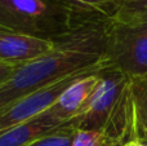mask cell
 <instances>
[{"label": "cell", "instance_id": "cell-11", "mask_svg": "<svg viewBox=\"0 0 147 146\" xmlns=\"http://www.w3.org/2000/svg\"><path fill=\"white\" fill-rule=\"evenodd\" d=\"M75 133L76 128L74 126V122H71L63 124L54 132L40 137L26 146H71Z\"/></svg>", "mask_w": 147, "mask_h": 146}, {"label": "cell", "instance_id": "cell-6", "mask_svg": "<svg viewBox=\"0 0 147 146\" xmlns=\"http://www.w3.org/2000/svg\"><path fill=\"white\" fill-rule=\"evenodd\" d=\"M54 48L53 41L0 27V62L18 67Z\"/></svg>", "mask_w": 147, "mask_h": 146}, {"label": "cell", "instance_id": "cell-7", "mask_svg": "<svg viewBox=\"0 0 147 146\" xmlns=\"http://www.w3.org/2000/svg\"><path fill=\"white\" fill-rule=\"evenodd\" d=\"M59 127L62 126H57L41 115H38L28 122L0 132V146H26L54 132Z\"/></svg>", "mask_w": 147, "mask_h": 146}, {"label": "cell", "instance_id": "cell-10", "mask_svg": "<svg viewBox=\"0 0 147 146\" xmlns=\"http://www.w3.org/2000/svg\"><path fill=\"white\" fill-rule=\"evenodd\" d=\"M114 20L124 23H146L147 0H121Z\"/></svg>", "mask_w": 147, "mask_h": 146}, {"label": "cell", "instance_id": "cell-4", "mask_svg": "<svg viewBox=\"0 0 147 146\" xmlns=\"http://www.w3.org/2000/svg\"><path fill=\"white\" fill-rule=\"evenodd\" d=\"M107 64L103 66L96 67L92 70L75 72L69 76L63 78L61 80L52 83L47 87L41 88L39 91L20 97L7 105L0 106V132L16 127L18 124H22L34 119L35 116L43 114L47 109H49L54 103V101L66 91L69 85H71L75 80L85 76V75L93 74L99 70H102Z\"/></svg>", "mask_w": 147, "mask_h": 146}, {"label": "cell", "instance_id": "cell-13", "mask_svg": "<svg viewBox=\"0 0 147 146\" xmlns=\"http://www.w3.org/2000/svg\"><path fill=\"white\" fill-rule=\"evenodd\" d=\"M16 67L13 66H9V65H5V64H1L0 62V87L7 82V79L12 75V72L14 71Z\"/></svg>", "mask_w": 147, "mask_h": 146}, {"label": "cell", "instance_id": "cell-2", "mask_svg": "<svg viewBox=\"0 0 147 146\" xmlns=\"http://www.w3.org/2000/svg\"><path fill=\"white\" fill-rule=\"evenodd\" d=\"M83 20L61 0H0V27L54 41Z\"/></svg>", "mask_w": 147, "mask_h": 146}, {"label": "cell", "instance_id": "cell-14", "mask_svg": "<svg viewBox=\"0 0 147 146\" xmlns=\"http://www.w3.org/2000/svg\"><path fill=\"white\" fill-rule=\"evenodd\" d=\"M123 146H146V144L140 141V140H129V141L125 142Z\"/></svg>", "mask_w": 147, "mask_h": 146}, {"label": "cell", "instance_id": "cell-9", "mask_svg": "<svg viewBox=\"0 0 147 146\" xmlns=\"http://www.w3.org/2000/svg\"><path fill=\"white\" fill-rule=\"evenodd\" d=\"M134 140L147 142V74L132 79Z\"/></svg>", "mask_w": 147, "mask_h": 146}, {"label": "cell", "instance_id": "cell-5", "mask_svg": "<svg viewBox=\"0 0 147 146\" xmlns=\"http://www.w3.org/2000/svg\"><path fill=\"white\" fill-rule=\"evenodd\" d=\"M99 72L101 70L75 80L40 115L57 126H63L78 119L85 110L86 103L98 84Z\"/></svg>", "mask_w": 147, "mask_h": 146}, {"label": "cell", "instance_id": "cell-3", "mask_svg": "<svg viewBox=\"0 0 147 146\" xmlns=\"http://www.w3.org/2000/svg\"><path fill=\"white\" fill-rule=\"evenodd\" d=\"M105 61L129 78L147 74V22L124 23L110 18L106 27Z\"/></svg>", "mask_w": 147, "mask_h": 146}, {"label": "cell", "instance_id": "cell-8", "mask_svg": "<svg viewBox=\"0 0 147 146\" xmlns=\"http://www.w3.org/2000/svg\"><path fill=\"white\" fill-rule=\"evenodd\" d=\"M83 20L114 18L121 0H61Z\"/></svg>", "mask_w": 147, "mask_h": 146}, {"label": "cell", "instance_id": "cell-12", "mask_svg": "<svg viewBox=\"0 0 147 146\" xmlns=\"http://www.w3.org/2000/svg\"><path fill=\"white\" fill-rule=\"evenodd\" d=\"M71 146H116L110 142L105 136L94 131L76 129Z\"/></svg>", "mask_w": 147, "mask_h": 146}, {"label": "cell", "instance_id": "cell-1", "mask_svg": "<svg viewBox=\"0 0 147 146\" xmlns=\"http://www.w3.org/2000/svg\"><path fill=\"white\" fill-rule=\"evenodd\" d=\"M74 126L98 132L116 146L134 140L132 78L106 65L85 110L74 120Z\"/></svg>", "mask_w": 147, "mask_h": 146}]
</instances>
